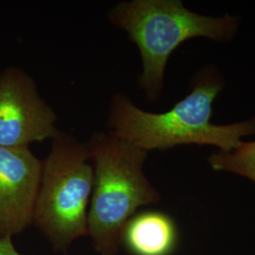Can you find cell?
<instances>
[{"label":"cell","instance_id":"5","mask_svg":"<svg viewBox=\"0 0 255 255\" xmlns=\"http://www.w3.org/2000/svg\"><path fill=\"white\" fill-rule=\"evenodd\" d=\"M57 121L29 74L16 66L0 72V146L29 147L51 140L59 131Z\"/></svg>","mask_w":255,"mask_h":255},{"label":"cell","instance_id":"4","mask_svg":"<svg viewBox=\"0 0 255 255\" xmlns=\"http://www.w3.org/2000/svg\"><path fill=\"white\" fill-rule=\"evenodd\" d=\"M93 167L85 143L59 130L42 161L32 225L55 252L66 254L74 242L88 237Z\"/></svg>","mask_w":255,"mask_h":255},{"label":"cell","instance_id":"8","mask_svg":"<svg viewBox=\"0 0 255 255\" xmlns=\"http://www.w3.org/2000/svg\"><path fill=\"white\" fill-rule=\"evenodd\" d=\"M216 171H226L243 176L255 182V141L243 142L231 151H219L208 158Z\"/></svg>","mask_w":255,"mask_h":255},{"label":"cell","instance_id":"6","mask_svg":"<svg viewBox=\"0 0 255 255\" xmlns=\"http://www.w3.org/2000/svg\"><path fill=\"white\" fill-rule=\"evenodd\" d=\"M42 161L29 147L0 146V237H12L32 225Z\"/></svg>","mask_w":255,"mask_h":255},{"label":"cell","instance_id":"7","mask_svg":"<svg viewBox=\"0 0 255 255\" xmlns=\"http://www.w3.org/2000/svg\"><path fill=\"white\" fill-rule=\"evenodd\" d=\"M121 243L132 255H170L177 243V229L164 213L146 211L128 221Z\"/></svg>","mask_w":255,"mask_h":255},{"label":"cell","instance_id":"3","mask_svg":"<svg viewBox=\"0 0 255 255\" xmlns=\"http://www.w3.org/2000/svg\"><path fill=\"white\" fill-rule=\"evenodd\" d=\"M108 21L126 31L136 45L142 61L138 82L150 101L160 100L166 64L179 46L196 37L229 42L239 23V19L228 14L201 15L186 9L181 0L121 1L110 9Z\"/></svg>","mask_w":255,"mask_h":255},{"label":"cell","instance_id":"2","mask_svg":"<svg viewBox=\"0 0 255 255\" xmlns=\"http://www.w3.org/2000/svg\"><path fill=\"white\" fill-rule=\"evenodd\" d=\"M93 167L88 237L100 255H117L122 233L140 207L161 196L147 180V152L110 131H96L85 142Z\"/></svg>","mask_w":255,"mask_h":255},{"label":"cell","instance_id":"9","mask_svg":"<svg viewBox=\"0 0 255 255\" xmlns=\"http://www.w3.org/2000/svg\"><path fill=\"white\" fill-rule=\"evenodd\" d=\"M0 255H23L16 250L12 237H0Z\"/></svg>","mask_w":255,"mask_h":255},{"label":"cell","instance_id":"1","mask_svg":"<svg viewBox=\"0 0 255 255\" xmlns=\"http://www.w3.org/2000/svg\"><path fill=\"white\" fill-rule=\"evenodd\" d=\"M222 88L216 76L202 75L190 94L164 113L140 109L118 93L110 102L106 126L111 133L146 152L192 144L231 151L242 137L255 135V118L228 125L212 123L213 104Z\"/></svg>","mask_w":255,"mask_h":255}]
</instances>
